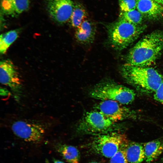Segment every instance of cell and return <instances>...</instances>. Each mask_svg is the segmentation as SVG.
I'll return each instance as SVG.
<instances>
[{"label": "cell", "mask_w": 163, "mask_h": 163, "mask_svg": "<svg viewBox=\"0 0 163 163\" xmlns=\"http://www.w3.org/2000/svg\"><path fill=\"white\" fill-rule=\"evenodd\" d=\"M163 49V32L156 30L139 40L125 57L126 64L136 66L149 67L159 57Z\"/></svg>", "instance_id": "1"}, {"label": "cell", "mask_w": 163, "mask_h": 163, "mask_svg": "<svg viewBox=\"0 0 163 163\" xmlns=\"http://www.w3.org/2000/svg\"><path fill=\"white\" fill-rule=\"evenodd\" d=\"M121 73L128 84L145 91L154 92L162 80L163 76L154 69L124 64Z\"/></svg>", "instance_id": "2"}, {"label": "cell", "mask_w": 163, "mask_h": 163, "mask_svg": "<svg viewBox=\"0 0 163 163\" xmlns=\"http://www.w3.org/2000/svg\"><path fill=\"white\" fill-rule=\"evenodd\" d=\"M110 44L120 51L134 41L145 30V26L136 25L123 20L109 23L106 26Z\"/></svg>", "instance_id": "3"}, {"label": "cell", "mask_w": 163, "mask_h": 163, "mask_svg": "<svg viewBox=\"0 0 163 163\" xmlns=\"http://www.w3.org/2000/svg\"><path fill=\"white\" fill-rule=\"evenodd\" d=\"M90 96L101 101L110 100L122 104H128L134 100V91L109 79L104 80L95 85L89 92Z\"/></svg>", "instance_id": "4"}, {"label": "cell", "mask_w": 163, "mask_h": 163, "mask_svg": "<svg viewBox=\"0 0 163 163\" xmlns=\"http://www.w3.org/2000/svg\"><path fill=\"white\" fill-rule=\"evenodd\" d=\"M76 129L80 134L96 136L117 132L115 123L97 110L86 113L78 123Z\"/></svg>", "instance_id": "5"}, {"label": "cell", "mask_w": 163, "mask_h": 163, "mask_svg": "<svg viewBox=\"0 0 163 163\" xmlns=\"http://www.w3.org/2000/svg\"><path fill=\"white\" fill-rule=\"evenodd\" d=\"M125 136L118 132L97 135L91 143L92 150L97 154L107 158H111L126 141Z\"/></svg>", "instance_id": "6"}, {"label": "cell", "mask_w": 163, "mask_h": 163, "mask_svg": "<svg viewBox=\"0 0 163 163\" xmlns=\"http://www.w3.org/2000/svg\"><path fill=\"white\" fill-rule=\"evenodd\" d=\"M0 79L1 83L9 87L18 100L22 92V80L16 67L9 59L0 62Z\"/></svg>", "instance_id": "7"}, {"label": "cell", "mask_w": 163, "mask_h": 163, "mask_svg": "<svg viewBox=\"0 0 163 163\" xmlns=\"http://www.w3.org/2000/svg\"><path fill=\"white\" fill-rule=\"evenodd\" d=\"M11 127L16 136L30 142L37 143L40 141L45 132L44 127L41 124L23 120L15 121Z\"/></svg>", "instance_id": "8"}, {"label": "cell", "mask_w": 163, "mask_h": 163, "mask_svg": "<svg viewBox=\"0 0 163 163\" xmlns=\"http://www.w3.org/2000/svg\"><path fill=\"white\" fill-rule=\"evenodd\" d=\"M51 17L56 22L63 24L69 20L74 7L72 0H45Z\"/></svg>", "instance_id": "9"}, {"label": "cell", "mask_w": 163, "mask_h": 163, "mask_svg": "<svg viewBox=\"0 0 163 163\" xmlns=\"http://www.w3.org/2000/svg\"><path fill=\"white\" fill-rule=\"evenodd\" d=\"M121 104L114 101H102L97 105V111L114 123L122 120L131 115V111Z\"/></svg>", "instance_id": "10"}, {"label": "cell", "mask_w": 163, "mask_h": 163, "mask_svg": "<svg viewBox=\"0 0 163 163\" xmlns=\"http://www.w3.org/2000/svg\"><path fill=\"white\" fill-rule=\"evenodd\" d=\"M136 8L143 17L155 19L163 14V6L154 0H138Z\"/></svg>", "instance_id": "11"}, {"label": "cell", "mask_w": 163, "mask_h": 163, "mask_svg": "<svg viewBox=\"0 0 163 163\" xmlns=\"http://www.w3.org/2000/svg\"><path fill=\"white\" fill-rule=\"evenodd\" d=\"M30 0H1V11L4 14L17 16L29 8Z\"/></svg>", "instance_id": "12"}, {"label": "cell", "mask_w": 163, "mask_h": 163, "mask_svg": "<svg viewBox=\"0 0 163 163\" xmlns=\"http://www.w3.org/2000/svg\"><path fill=\"white\" fill-rule=\"evenodd\" d=\"M96 28L90 21L85 20L76 29L75 37L77 41L83 44H88L93 42L96 33Z\"/></svg>", "instance_id": "13"}, {"label": "cell", "mask_w": 163, "mask_h": 163, "mask_svg": "<svg viewBox=\"0 0 163 163\" xmlns=\"http://www.w3.org/2000/svg\"><path fill=\"white\" fill-rule=\"evenodd\" d=\"M126 154L128 163H141L145 160L143 144L128 142L126 149Z\"/></svg>", "instance_id": "14"}, {"label": "cell", "mask_w": 163, "mask_h": 163, "mask_svg": "<svg viewBox=\"0 0 163 163\" xmlns=\"http://www.w3.org/2000/svg\"><path fill=\"white\" fill-rule=\"evenodd\" d=\"M145 163H151L163 152V142L156 139L143 144Z\"/></svg>", "instance_id": "15"}, {"label": "cell", "mask_w": 163, "mask_h": 163, "mask_svg": "<svg viewBox=\"0 0 163 163\" xmlns=\"http://www.w3.org/2000/svg\"><path fill=\"white\" fill-rule=\"evenodd\" d=\"M57 151L69 163H78L80 153L75 147L65 144H59L56 146Z\"/></svg>", "instance_id": "16"}, {"label": "cell", "mask_w": 163, "mask_h": 163, "mask_svg": "<svg viewBox=\"0 0 163 163\" xmlns=\"http://www.w3.org/2000/svg\"><path fill=\"white\" fill-rule=\"evenodd\" d=\"M87 13L83 6L81 4H74L73 9L70 19L71 25L77 28L87 17Z\"/></svg>", "instance_id": "17"}, {"label": "cell", "mask_w": 163, "mask_h": 163, "mask_svg": "<svg viewBox=\"0 0 163 163\" xmlns=\"http://www.w3.org/2000/svg\"><path fill=\"white\" fill-rule=\"evenodd\" d=\"M20 29H17L2 34L0 38V52L5 53L10 46L16 40L19 36Z\"/></svg>", "instance_id": "18"}, {"label": "cell", "mask_w": 163, "mask_h": 163, "mask_svg": "<svg viewBox=\"0 0 163 163\" xmlns=\"http://www.w3.org/2000/svg\"><path fill=\"white\" fill-rule=\"evenodd\" d=\"M143 17L137 10L135 9L126 12H121L120 19L124 20L135 25H140Z\"/></svg>", "instance_id": "19"}, {"label": "cell", "mask_w": 163, "mask_h": 163, "mask_svg": "<svg viewBox=\"0 0 163 163\" xmlns=\"http://www.w3.org/2000/svg\"><path fill=\"white\" fill-rule=\"evenodd\" d=\"M127 141L123 143L118 151L111 158L109 163H128L126 154Z\"/></svg>", "instance_id": "20"}, {"label": "cell", "mask_w": 163, "mask_h": 163, "mask_svg": "<svg viewBox=\"0 0 163 163\" xmlns=\"http://www.w3.org/2000/svg\"><path fill=\"white\" fill-rule=\"evenodd\" d=\"M138 0H119L121 12H126L136 9Z\"/></svg>", "instance_id": "21"}, {"label": "cell", "mask_w": 163, "mask_h": 163, "mask_svg": "<svg viewBox=\"0 0 163 163\" xmlns=\"http://www.w3.org/2000/svg\"><path fill=\"white\" fill-rule=\"evenodd\" d=\"M155 99L163 105V77L160 85L154 92Z\"/></svg>", "instance_id": "22"}, {"label": "cell", "mask_w": 163, "mask_h": 163, "mask_svg": "<svg viewBox=\"0 0 163 163\" xmlns=\"http://www.w3.org/2000/svg\"><path fill=\"white\" fill-rule=\"evenodd\" d=\"M53 163H65L63 162L55 159H53Z\"/></svg>", "instance_id": "23"}, {"label": "cell", "mask_w": 163, "mask_h": 163, "mask_svg": "<svg viewBox=\"0 0 163 163\" xmlns=\"http://www.w3.org/2000/svg\"><path fill=\"white\" fill-rule=\"evenodd\" d=\"M156 2L163 6V0H154Z\"/></svg>", "instance_id": "24"}, {"label": "cell", "mask_w": 163, "mask_h": 163, "mask_svg": "<svg viewBox=\"0 0 163 163\" xmlns=\"http://www.w3.org/2000/svg\"><path fill=\"white\" fill-rule=\"evenodd\" d=\"M158 163H163V158L160 160Z\"/></svg>", "instance_id": "25"}, {"label": "cell", "mask_w": 163, "mask_h": 163, "mask_svg": "<svg viewBox=\"0 0 163 163\" xmlns=\"http://www.w3.org/2000/svg\"><path fill=\"white\" fill-rule=\"evenodd\" d=\"M90 163H99L97 162H91Z\"/></svg>", "instance_id": "26"}]
</instances>
